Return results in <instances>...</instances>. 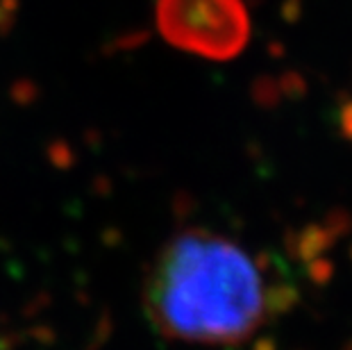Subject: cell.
I'll list each match as a JSON object with an SVG mask.
<instances>
[{"instance_id": "cell-7", "label": "cell", "mask_w": 352, "mask_h": 350, "mask_svg": "<svg viewBox=\"0 0 352 350\" xmlns=\"http://www.w3.org/2000/svg\"><path fill=\"white\" fill-rule=\"evenodd\" d=\"M254 96H257V100L261 102V105H266V107H273L277 100H280V91L275 89V85L271 80H266V85L264 87H257L254 89Z\"/></svg>"}, {"instance_id": "cell-4", "label": "cell", "mask_w": 352, "mask_h": 350, "mask_svg": "<svg viewBox=\"0 0 352 350\" xmlns=\"http://www.w3.org/2000/svg\"><path fill=\"white\" fill-rule=\"evenodd\" d=\"M300 303V292L289 285V282H280V285H271L264 289V309L266 316H280L287 314Z\"/></svg>"}, {"instance_id": "cell-10", "label": "cell", "mask_w": 352, "mask_h": 350, "mask_svg": "<svg viewBox=\"0 0 352 350\" xmlns=\"http://www.w3.org/2000/svg\"><path fill=\"white\" fill-rule=\"evenodd\" d=\"M254 350H277V346L273 339H261L259 344L254 346Z\"/></svg>"}, {"instance_id": "cell-3", "label": "cell", "mask_w": 352, "mask_h": 350, "mask_svg": "<svg viewBox=\"0 0 352 350\" xmlns=\"http://www.w3.org/2000/svg\"><path fill=\"white\" fill-rule=\"evenodd\" d=\"M334 234L329 232L325 226L311 223V226L302 228L300 232L289 230L287 232V252L291 257H298L302 262H311L320 255H325V250H329L334 245Z\"/></svg>"}, {"instance_id": "cell-1", "label": "cell", "mask_w": 352, "mask_h": 350, "mask_svg": "<svg viewBox=\"0 0 352 350\" xmlns=\"http://www.w3.org/2000/svg\"><path fill=\"white\" fill-rule=\"evenodd\" d=\"M144 307L168 339L243 344L266 321L261 269L226 237L186 230L155 257L144 285Z\"/></svg>"}, {"instance_id": "cell-6", "label": "cell", "mask_w": 352, "mask_h": 350, "mask_svg": "<svg viewBox=\"0 0 352 350\" xmlns=\"http://www.w3.org/2000/svg\"><path fill=\"white\" fill-rule=\"evenodd\" d=\"M323 226L334 234V239H341V237H346L352 230V216L343 210V207H336V210L327 214Z\"/></svg>"}, {"instance_id": "cell-8", "label": "cell", "mask_w": 352, "mask_h": 350, "mask_svg": "<svg viewBox=\"0 0 352 350\" xmlns=\"http://www.w3.org/2000/svg\"><path fill=\"white\" fill-rule=\"evenodd\" d=\"M282 87H284V94L296 96V98L305 94V82L298 76H287V78L282 80Z\"/></svg>"}, {"instance_id": "cell-9", "label": "cell", "mask_w": 352, "mask_h": 350, "mask_svg": "<svg viewBox=\"0 0 352 350\" xmlns=\"http://www.w3.org/2000/svg\"><path fill=\"white\" fill-rule=\"evenodd\" d=\"M341 132H343V137L352 139V100L348 105H343L341 109Z\"/></svg>"}, {"instance_id": "cell-5", "label": "cell", "mask_w": 352, "mask_h": 350, "mask_svg": "<svg viewBox=\"0 0 352 350\" xmlns=\"http://www.w3.org/2000/svg\"><path fill=\"white\" fill-rule=\"evenodd\" d=\"M307 275H309V280L314 285L325 287L334 275V264L329 262L327 257L320 255L316 259H311V262H307Z\"/></svg>"}, {"instance_id": "cell-2", "label": "cell", "mask_w": 352, "mask_h": 350, "mask_svg": "<svg viewBox=\"0 0 352 350\" xmlns=\"http://www.w3.org/2000/svg\"><path fill=\"white\" fill-rule=\"evenodd\" d=\"M155 21L166 43L212 62H230L250 41L243 0H157Z\"/></svg>"}, {"instance_id": "cell-11", "label": "cell", "mask_w": 352, "mask_h": 350, "mask_svg": "<svg viewBox=\"0 0 352 350\" xmlns=\"http://www.w3.org/2000/svg\"><path fill=\"white\" fill-rule=\"evenodd\" d=\"M343 350H352V339L348 341V344H346V346H343Z\"/></svg>"}]
</instances>
